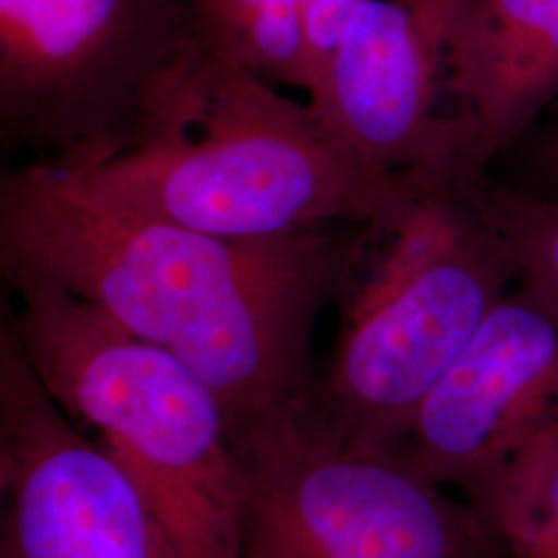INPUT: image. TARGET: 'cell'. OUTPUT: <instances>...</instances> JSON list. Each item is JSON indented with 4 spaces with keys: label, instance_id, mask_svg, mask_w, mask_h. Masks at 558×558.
Instances as JSON below:
<instances>
[{
    "label": "cell",
    "instance_id": "cell-1",
    "mask_svg": "<svg viewBox=\"0 0 558 558\" xmlns=\"http://www.w3.org/2000/svg\"><path fill=\"white\" fill-rule=\"evenodd\" d=\"M377 226L228 239L106 207L46 160L0 177V271L100 308L189 364L232 435L306 398L313 331L371 255Z\"/></svg>",
    "mask_w": 558,
    "mask_h": 558
},
{
    "label": "cell",
    "instance_id": "cell-2",
    "mask_svg": "<svg viewBox=\"0 0 558 558\" xmlns=\"http://www.w3.org/2000/svg\"><path fill=\"white\" fill-rule=\"evenodd\" d=\"M50 161L89 199L228 239H281L336 223L387 228L437 177L379 174L306 101L193 38L149 83L133 129Z\"/></svg>",
    "mask_w": 558,
    "mask_h": 558
},
{
    "label": "cell",
    "instance_id": "cell-3",
    "mask_svg": "<svg viewBox=\"0 0 558 558\" xmlns=\"http://www.w3.org/2000/svg\"><path fill=\"white\" fill-rule=\"evenodd\" d=\"M11 323L48 396L137 484L180 558H240L246 484L216 391L94 304L11 283Z\"/></svg>",
    "mask_w": 558,
    "mask_h": 558
},
{
    "label": "cell",
    "instance_id": "cell-4",
    "mask_svg": "<svg viewBox=\"0 0 558 558\" xmlns=\"http://www.w3.org/2000/svg\"><path fill=\"white\" fill-rule=\"evenodd\" d=\"M472 180L435 182L380 230L343 296L331 359L300 401L329 435L403 447L422 401L518 281Z\"/></svg>",
    "mask_w": 558,
    "mask_h": 558
},
{
    "label": "cell",
    "instance_id": "cell-5",
    "mask_svg": "<svg viewBox=\"0 0 558 558\" xmlns=\"http://www.w3.org/2000/svg\"><path fill=\"white\" fill-rule=\"evenodd\" d=\"M300 401L234 437L246 484L240 558H505L478 513L403 447L333 437Z\"/></svg>",
    "mask_w": 558,
    "mask_h": 558
},
{
    "label": "cell",
    "instance_id": "cell-6",
    "mask_svg": "<svg viewBox=\"0 0 558 558\" xmlns=\"http://www.w3.org/2000/svg\"><path fill=\"white\" fill-rule=\"evenodd\" d=\"M193 34L191 0H0V140L57 161L114 145Z\"/></svg>",
    "mask_w": 558,
    "mask_h": 558
},
{
    "label": "cell",
    "instance_id": "cell-7",
    "mask_svg": "<svg viewBox=\"0 0 558 558\" xmlns=\"http://www.w3.org/2000/svg\"><path fill=\"white\" fill-rule=\"evenodd\" d=\"M0 558H180L137 484L48 396L0 323Z\"/></svg>",
    "mask_w": 558,
    "mask_h": 558
},
{
    "label": "cell",
    "instance_id": "cell-8",
    "mask_svg": "<svg viewBox=\"0 0 558 558\" xmlns=\"http://www.w3.org/2000/svg\"><path fill=\"white\" fill-rule=\"evenodd\" d=\"M465 0H364L319 89L323 122L379 174L486 177L447 94L449 50Z\"/></svg>",
    "mask_w": 558,
    "mask_h": 558
},
{
    "label": "cell",
    "instance_id": "cell-9",
    "mask_svg": "<svg viewBox=\"0 0 558 558\" xmlns=\"http://www.w3.org/2000/svg\"><path fill=\"white\" fill-rule=\"evenodd\" d=\"M558 422V302L518 279L422 401L403 449L465 497Z\"/></svg>",
    "mask_w": 558,
    "mask_h": 558
},
{
    "label": "cell",
    "instance_id": "cell-10",
    "mask_svg": "<svg viewBox=\"0 0 558 558\" xmlns=\"http://www.w3.org/2000/svg\"><path fill=\"white\" fill-rule=\"evenodd\" d=\"M447 94L486 170L558 100V0H465Z\"/></svg>",
    "mask_w": 558,
    "mask_h": 558
},
{
    "label": "cell",
    "instance_id": "cell-11",
    "mask_svg": "<svg viewBox=\"0 0 558 558\" xmlns=\"http://www.w3.org/2000/svg\"><path fill=\"white\" fill-rule=\"evenodd\" d=\"M465 500L505 558H558V422L544 428Z\"/></svg>",
    "mask_w": 558,
    "mask_h": 558
},
{
    "label": "cell",
    "instance_id": "cell-12",
    "mask_svg": "<svg viewBox=\"0 0 558 558\" xmlns=\"http://www.w3.org/2000/svg\"><path fill=\"white\" fill-rule=\"evenodd\" d=\"M203 38L274 85L308 94L302 0H191Z\"/></svg>",
    "mask_w": 558,
    "mask_h": 558
},
{
    "label": "cell",
    "instance_id": "cell-13",
    "mask_svg": "<svg viewBox=\"0 0 558 558\" xmlns=\"http://www.w3.org/2000/svg\"><path fill=\"white\" fill-rule=\"evenodd\" d=\"M470 193L505 242L518 279L558 302V197L507 189L488 177L472 180Z\"/></svg>",
    "mask_w": 558,
    "mask_h": 558
},
{
    "label": "cell",
    "instance_id": "cell-14",
    "mask_svg": "<svg viewBox=\"0 0 558 558\" xmlns=\"http://www.w3.org/2000/svg\"><path fill=\"white\" fill-rule=\"evenodd\" d=\"M364 0H302V40L308 73V98L319 89L348 23Z\"/></svg>",
    "mask_w": 558,
    "mask_h": 558
},
{
    "label": "cell",
    "instance_id": "cell-15",
    "mask_svg": "<svg viewBox=\"0 0 558 558\" xmlns=\"http://www.w3.org/2000/svg\"><path fill=\"white\" fill-rule=\"evenodd\" d=\"M534 163H536L539 180L544 184V191H536V193L558 197V120L557 124L544 131L542 140L538 141L534 151Z\"/></svg>",
    "mask_w": 558,
    "mask_h": 558
}]
</instances>
